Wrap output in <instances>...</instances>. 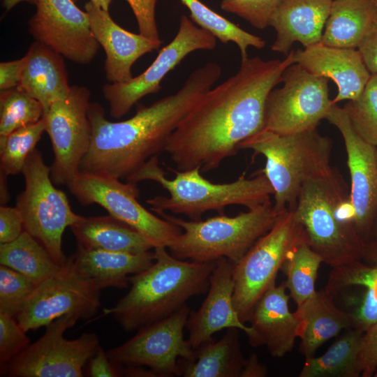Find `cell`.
I'll use <instances>...</instances> for the list:
<instances>
[{
	"mask_svg": "<svg viewBox=\"0 0 377 377\" xmlns=\"http://www.w3.org/2000/svg\"><path fill=\"white\" fill-rule=\"evenodd\" d=\"M376 163H377V146L376 149Z\"/></svg>",
	"mask_w": 377,
	"mask_h": 377,
	"instance_id": "obj_52",
	"label": "cell"
},
{
	"mask_svg": "<svg viewBox=\"0 0 377 377\" xmlns=\"http://www.w3.org/2000/svg\"><path fill=\"white\" fill-rule=\"evenodd\" d=\"M175 177L169 179L159 165L158 156H153L126 182L138 184L151 180L159 184L169 196L157 195L147 200L156 213L170 212L184 214L191 220L198 221L208 211L223 214L230 205H242L249 209L269 200L274 189L263 173L258 172L252 178L239 177L228 183H214L202 177L200 167L186 170L169 168Z\"/></svg>",
	"mask_w": 377,
	"mask_h": 377,
	"instance_id": "obj_5",
	"label": "cell"
},
{
	"mask_svg": "<svg viewBox=\"0 0 377 377\" xmlns=\"http://www.w3.org/2000/svg\"><path fill=\"white\" fill-rule=\"evenodd\" d=\"M333 297L323 289L297 306L294 313L299 320L300 353L306 358L313 357L318 348L342 330L354 327L351 312L339 308Z\"/></svg>",
	"mask_w": 377,
	"mask_h": 377,
	"instance_id": "obj_25",
	"label": "cell"
},
{
	"mask_svg": "<svg viewBox=\"0 0 377 377\" xmlns=\"http://www.w3.org/2000/svg\"><path fill=\"white\" fill-rule=\"evenodd\" d=\"M103 288L100 283L80 274L68 257L57 273L36 286L16 319L25 332L45 327L66 315L89 320L101 307Z\"/></svg>",
	"mask_w": 377,
	"mask_h": 377,
	"instance_id": "obj_13",
	"label": "cell"
},
{
	"mask_svg": "<svg viewBox=\"0 0 377 377\" xmlns=\"http://www.w3.org/2000/svg\"><path fill=\"white\" fill-rule=\"evenodd\" d=\"M43 115L41 104L19 87L1 91L0 138L38 122Z\"/></svg>",
	"mask_w": 377,
	"mask_h": 377,
	"instance_id": "obj_35",
	"label": "cell"
},
{
	"mask_svg": "<svg viewBox=\"0 0 377 377\" xmlns=\"http://www.w3.org/2000/svg\"><path fill=\"white\" fill-rule=\"evenodd\" d=\"M77 1V0H73ZM94 4L109 11V7L112 0H89ZM129 4L136 18L137 22L140 26H146L151 24L156 19L155 8L158 0H126Z\"/></svg>",
	"mask_w": 377,
	"mask_h": 377,
	"instance_id": "obj_44",
	"label": "cell"
},
{
	"mask_svg": "<svg viewBox=\"0 0 377 377\" xmlns=\"http://www.w3.org/2000/svg\"><path fill=\"white\" fill-rule=\"evenodd\" d=\"M364 332L351 328L321 356L306 357L300 377H358L357 354Z\"/></svg>",
	"mask_w": 377,
	"mask_h": 377,
	"instance_id": "obj_31",
	"label": "cell"
},
{
	"mask_svg": "<svg viewBox=\"0 0 377 377\" xmlns=\"http://www.w3.org/2000/svg\"><path fill=\"white\" fill-rule=\"evenodd\" d=\"M78 318L61 316L45 326L44 334L0 369L1 376L10 377H82L83 367L100 348L95 333H83L69 340L65 332Z\"/></svg>",
	"mask_w": 377,
	"mask_h": 377,
	"instance_id": "obj_10",
	"label": "cell"
},
{
	"mask_svg": "<svg viewBox=\"0 0 377 377\" xmlns=\"http://www.w3.org/2000/svg\"><path fill=\"white\" fill-rule=\"evenodd\" d=\"M22 174L25 187L17 197L16 207L22 215L24 230L63 266L68 260L62 251L63 234L81 216L73 211L66 193L54 186L50 166L39 150L35 149L29 154Z\"/></svg>",
	"mask_w": 377,
	"mask_h": 377,
	"instance_id": "obj_9",
	"label": "cell"
},
{
	"mask_svg": "<svg viewBox=\"0 0 377 377\" xmlns=\"http://www.w3.org/2000/svg\"><path fill=\"white\" fill-rule=\"evenodd\" d=\"M245 362L237 328H228L219 340L193 349L191 357L179 359L184 377H241Z\"/></svg>",
	"mask_w": 377,
	"mask_h": 377,
	"instance_id": "obj_27",
	"label": "cell"
},
{
	"mask_svg": "<svg viewBox=\"0 0 377 377\" xmlns=\"http://www.w3.org/2000/svg\"><path fill=\"white\" fill-rule=\"evenodd\" d=\"M357 50L371 74H377V7L374 19Z\"/></svg>",
	"mask_w": 377,
	"mask_h": 377,
	"instance_id": "obj_45",
	"label": "cell"
},
{
	"mask_svg": "<svg viewBox=\"0 0 377 377\" xmlns=\"http://www.w3.org/2000/svg\"><path fill=\"white\" fill-rule=\"evenodd\" d=\"M84 8L91 31L105 50L104 70L110 83L129 81L133 77L131 69L134 63L162 44L161 39H151L123 29L112 19L109 11L90 1L85 3Z\"/></svg>",
	"mask_w": 377,
	"mask_h": 377,
	"instance_id": "obj_20",
	"label": "cell"
},
{
	"mask_svg": "<svg viewBox=\"0 0 377 377\" xmlns=\"http://www.w3.org/2000/svg\"><path fill=\"white\" fill-rule=\"evenodd\" d=\"M21 2H27L30 4L36 5L37 0H2L3 8L8 11Z\"/></svg>",
	"mask_w": 377,
	"mask_h": 377,
	"instance_id": "obj_51",
	"label": "cell"
},
{
	"mask_svg": "<svg viewBox=\"0 0 377 377\" xmlns=\"http://www.w3.org/2000/svg\"><path fill=\"white\" fill-rule=\"evenodd\" d=\"M293 55L291 50L283 60L248 57L235 75L207 91L168 141L165 151L177 170H214L263 130L267 98L295 63Z\"/></svg>",
	"mask_w": 377,
	"mask_h": 377,
	"instance_id": "obj_1",
	"label": "cell"
},
{
	"mask_svg": "<svg viewBox=\"0 0 377 377\" xmlns=\"http://www.w3.org/2000/svg\"><path fill=\"white\" fill-rule=\"evenodd\" d=\"M188 9L191 20L198 26L211 32L224 44L232 42L239 47L242 61L248 58L247 49L251 46L262 49L265 40L246 31L238 25L212 10L200 0H180Z\"/></svg>",
	"mask_w": 377,
	"mask_h": 377,
	"instance_id": "obj_32",
	"label": "cell"
},
{
	"mask_svg": "<svg viewBox=\"0 0 377 377\" xmlns=\"http://www.w3.org/2000/svg\"><path fill=\"white\" fill-rule=\"evenodd\" d=\"M376 1H377V0H376Z\"/></svg>",
	"mask_w": 377,
	"mask_h": 377,
	"instance_id": "obj_54",
	"label": "cell"
},
{
	"mask_svg": "<svg viewBox=\"0 0 377 377\" xmlns=\"http://www.w3.org/2000/svg\"><path fill=\"white\" fill-rule=\"evenodd\" d=\"M363 242L364 249L363 261L368 263L377 262V209Z\"/></svg>",
	"mask_w": 377,
	"mask_h": 377,
	"instance_id": "obj_48",
	"label": "cell"
},
{
	"mask_svg": "<svg viewBox=\"0 0 377 377\" xmlns=\"http://www.w3.org/2000/svg\"><path fill=\"white\" fill-rule=\"evenodd\" d=\"M26 332L15 317L0 313V369L30 344Z\"/></svg>",
	"mask_w": 377,
	"mask_h": 377,
	"instance_id": "obj_40",
	"label": "cell"
},
{
	"mask_svg": "<svg viewBox=\"0 0 377 377\" xmlns=\"http://www.w3.org/2000/svg\"><path fill=\"white\" fill-rule=\"evenodd\" d=\"M293 58L311 73L335 82L338 92L332 104L357 99L371 75L357 49L333 47L320 42L294 51Z\"/></svg>",
	"mask_w": 377,
	"mask_h": 377,
	"instance_id": "obj_21",
	"label": "cell"
},
{
	"mask_svg": "<svg viewBox=\"0 0 377 377\" xmlns=\"http://www.w3.org/2000/svg\"><path fill=\"white\" fill-rule=\"evenodd\" d=\"M120 180L112 176L80 172L66 186L82 205L97 204L137 230L154 248H168L182 229L154 215L139 202L137 184Z\"/></svg>",
	"mask_w": 377,
	"mask_h": 377,
	"instance_id": "obj_11",
	"label": "cell"
},
{
	"mask_svg": "<svg viewBox=\"0 0 377 377\" xmlns=\"http://www.w3.org/2000/svg\"><path fill=\"white\" fill-rule=\"evenodd\" d=\"M355 310L351 313L355 329L364 332L377 323V300L366 288Z\"/></svg>",
	"mask_w": 377,
	"mask_h": 377,
	"instance_id": "obj_43",
	"label": "cell"
},
{
	"mask_svg": "<svg viewBox=\"0 0 377 377\" xmlns=\"http://www.w3.org/2000/svg\"><path fill=\"white\" fill-rule=\"evenodd\" d=\"M70 228L77 244L87 249L140 253L154 248L137 230L110 214L81 216Z\"/></svg>",
	"mask_w": 377,
	"mask_h": 377,
	"instance_id": "obj_28",
	"label": "cell"
},
{
	"mask_svg": "<svg viewBox=\"0 0 377 377\" xmlns=\"http://www.w3.org/2000/svg\"><path fill=\"white\" fill-rule=\"evenodd\" d=\"M0 188H1V205H5V203L9 200V193L7 184V177L0 175Z\"/></svg>",
	"mask_w": 377,
	"mask_h": 377,
	"instance_id": "obj_50",
	"label": "cell"
},
{
	"mask_svg": "<svg viewBox=\"0 0 377 377\" xmlns=\"http://www.w3.org/2000/svg\"><path fill=\"white\" fill-rule=\"evenodd\" d=\"M321 257L303 241L288 255L281 269L286 276L285 284L297 306L316 292L315 282Z\"/></svg>",
	"mask_w": 377,
	"mask_h": 377,
	"instance_id": "obj_33",
	"label": "cell"
},
{
	"mask_svg": "<svg viewBox=\"0 0 377 377\" xmlns=\"http://www.w3.org/2000/svg\"><path fill=\"white\" fill-rule=\"evenodd\" d=\"M305 240L295 209H286L273 227L234 264L233 304L244 323L249 321L258 300L275 282L288 253Z\"/></svg>",
	"mask_w": 377,
	"mask_h": 377,
	"instance_id": "obj_8",
	"label": "cell"
},
{
	"mask_svg": "<svg viewBox=\"0 0 377 377\" xmlns=\"http://www.w3.org/2000/svg\"><path fill=\"white\" fill-rule=\"evenodd\" d=\"M341 133L347 154L355 225L364 240L377 209V163L374 146L353 129L343 108L333 104L325 118Z\"/></svg>",
	"mask_w": 377,
	"mask_h": 377,
	"instance_id": "obj_18",
	"label": "cell"
},
{
	"mask_svg": "<svg viewBox=\"0 0 377 377\" xmlns=\"http://www.w3.org/2000/svg\"><path fill=\"white\" fill-rule=\"evenodd\" d=\"M89 99L87 87L71 86L68 96L53 103L43 116L54 154L50 177L55 185L66 186L80 172L91 142Z\"/></svg>",
	"mask_w": 377,
	"mask_h": 377,
	"instance_id": "obj_16",
	"label": "cell"
},
{
	"mask_svg": "<svg viewBox=\"0 0 377 377\" xmlns=\"http://www.w3.org/2000/svg\"><path fill=\"white\" fill-rule=\"evenodd\" d=\"M26 63V57L0 63V89L5 91L19 86Z\"/></svg>",
	"mask_w": 377,
	"mask_h": 377,
	"instance_id": "obj_47",
	"label": "cell"
},
{
	"mask_svg": "<svg viewBox=\"0 0 377 377\" xmlns=\"http://www.w3.org/2000/svg\"><path fill=\"white\" fill-rule=\"evenodd\" d=\"M376 0H332L321 43L357 49L376 13Z\"/></svg>",
	"mask_w": 377,
	"mask_h": 377,
	"instance_id": "obj_29",
	"label": "cell"
},
{
	"mask_svg": "<svg viewBox=\"0 0 377 377\" xmlns=\"http://www.w3.org/2000/svg\"><path fill=\"white\" fill-rule=\"evenodd\" d=\"M36 286L26 276L1 265L0 313L16 318L33 295Z\"/></svg>",
	"mask_w": 377,
	"mask_h": 377,
	"instance_id": "obj_37",
	"label": "cell"
},
{
	"mask_svg": "<svg viewBox=\"0 0 377 377\" xmlns=\"http://www.w3.org/2000/svg\"><path fill=\"white\" fill-rule=\"evenodd\" d=\"M266 160L261 170L274 189V207L279 212L295 209L306 182L331 169L332 142L316 128L279 134L263 128L240 143Z\"/></svg>",
	"mask_w": 377,
	"mask_h": 377,
	"instance_id": "obj_6",
	"label": "cell"
},
{
	"mask_svg": "<svg viewBox=\"0 0 377 377\" xmlns=\"http://www.w3.org/2000/svg\"><path fill=\"white\" fill-rule=\"evenodd\" d=\"M24 231V220L19 209L1 205L0 244L11 242Z\"/></svg>",
	"mask_w": 377,
	"mask_h": 377,
	"instance_id": "obj_42",
	"label": "cell"
},
{
	"mask_svg": "<svg viewBox=\"0 0 377 377\" xmlns=\"http://www.w3.org/2000/svg\"><path fill=\"white\" fill-rule=\"evenodd\" d=\"M267 374V367L260 362L256 354L252 353L246 359L241 377H264Z\"/></svg>",
	"mask_w": 377,
	"mask_h": 377,
	"instance_id": "obj_49",
	"label": "cell"
},
{
	"mask_svg": "<svg viewBox=\"0 0 377 377\" xmlns=\"http://www.w3.org/2000/svg\"><path fill=\"white\" fill-rule=\"evenodd\" d=\"M0 264L22 274L36 286L62 267L46 248L25 230L15 240L0 244Z\"/></svg>",
	"mask_w": 377,
	"mask_h": 377,
	"instance_id": "obj_30",
	"label": "cell"
},
{
	"mask_svg": "<svg viewBox=\"0 0 377 377\" xmlns=\"http://www.w3.org/2000/svg\"><path fill=\"white\" fill-rule=\"evenodd\" d=\"M75 269L86 278L94 280L103 287L125 288L129 274L140 273L154 261V251L128 253L87 249L77 244L70 257Z\"/></svg>",
	"mask_w": 377,
	"mask_h": 377,
	"instance_id": "obj_26",
	"label": "cell"
},
{
	"mask_svg": "<svg viewBox=\"0 0 377 377\" xmlns=\"http://www.w3.org/2000/svg\"><path fill=\"white\" fill-rule=\"evenodd\" d=\"M281 0H221L223 10L243 18L255 28L269 26L270 18Z\"/></svg>",
	"mask_w": 377,
	"mask_h": 377,
	"instance_id": "obj_39",
	"label": "cell"
},
{
	"mask_svg": "<svg viewBox=\"0 0 377 377\" xmlns=\"http://www.w3.org/2000/svg\"><path fill=\"white\" fill-rule=\"evenodd\" d=\"M154 261L129 276V291L103 315H112L126 332L163 319L186 305L192 297L208 290L216 261L178 259L165 246L154 248Z\"/></svg>",
	"mask_w": 377,
	"mask_h": 377,
	"instance_id": "obj_3",
	"label": "cell"
},
{
	"mask_svg": "<svg viewBox=\"0 0 377 377\" xmlns=\"http://www.w3.org/2000/svg\"><path fill=\"white\" fill-rule=\"evenodd\" d=\"M221 73L219 64L208 62L194 70L177 92L149 106L140 105L135 114L124 121L108 120L104 108L90 103L87 115L91 142L80 172L126 181L151 157L165 151L179 124Z\"/></svg>",
	"mask_w": 377,
	"mask_h": 377,
	"instance_id": "obj_2",
	"label": "cell"
},
{
	"mask_svg": "<svg viewBox=\"0 0 377 377\" xmlns=\"http://www.w3.org/2000/svg\"><path fill=\"white\" fill-rule=\"evenodd\" d=\"M281 82L267 98L264 128L279 134L316 128L333 105L328 79L294 63L283 71Z\"/></svg>",
	"mask_w": 377,
	"mask_h": 377,
	"instance_id": "obj_12",
	"label": "cell"
},
{
	"mask_svg": "<svg viewBox=\"0 0 377 377\" xmlns=\"http://www.w3.org/2000/svg\"><path fill=\"white\" fill-rule=\"evenodd\" d=\"M281 212L269 200L234 216L221 214L204 221L157 214L183 230L167 248L174 257L198 263L225 258L236 264L273 227Z\"/></svg>",
	"mask_w": 377,
	"mask_h": 377,
	"instance_id": "obj_7",
	"label": "cell"
},
{
	"mask_svg": "<svg viewBox=\"0 0 377 377\" xmlns=\"http://www.w3.org/2000/svg\"><path fill=\"white\" fill-rule=\"evenodd\" d=\"M28 22L29 32L66 59L81 65L91 63L100 47L87 13L73 0H37Z\"/></svg>",
	"mask_w": 377,
	"mask_h": 377,
	"instance_id": "obj_17",
	"label": "cell"
},
{
	"mask_svg": "<svg viewBox=\"0 0 377 377\" xmlns=\"http://www.w3.org/2000/svg\"><path fill=\"white\" fill-rule=\"evenodd\" d=\"M358 369L362 377H371L377 369V323L362 335L357 354Z\"/></svg>",
	"mask_w": 377,
	"mask_h": 377,
	"instance_id": "obj_41",
	"label": "cell"
},
{
	"mask_svg": "<svg viewBox=\"0 0 377 377\" xmlns=\"http://www.w3.org/2000/svg\"><path fill=\"white\" fill-rule=\"evenodd\" d=\"M332 0H281L269 23L276 31L272 51L287 56L293 43L304 48L321 42Z\"/></svg>",
	"mask_w": 377,
	"mask_h": 377,
	"instance_id": "obj_23",
	"label": "cell"
},
{
	"mask_svg": "<svg viewBox=\"0 0 377 377\" xmlns=\"http://www.w3.org/2000/svg\"><path fill=\"white\" fill-rule=\"evenodd\" d=\"M351 286L369 289L377 300V262L368 263L359 260L333 267L324 289L334 295Z\"/></svg>",
	"mask_w": 377,
	"mask_h": 377,
	"instance_id": "obj_38",
	"label": "cell"
},
{
	"mask_svg": "<svg viewBox=\"0 0 377 377\" xmlns=\"http://www.w3.org/2000/svg\"><path fill=\"white\" fill-rule=\"evenodd\" d=\"M25 57L18 87L41 104L45 115L52 104L65 98L71 89L64 57L36 40Z\"/></svg>",
	"mask_w": 377,
	"mask_h": 377,
	"instance_id": "obj_24",
	"label": "cell"
},
{
	"mask_svg": "<svg viewBox=\"0 0 377 377\" xmlns=\"http://www.w3.org/2000/svg\"><path fill=\"white\" fill-rule=\"evenodd\" d=\"M216 38L182 15L175 38L159 51L151 64L141 74L129 81L108 83L102 87L110 107V116L116 119L127 114L144 96L157 93L163 77L188 54L195 50L216 47Z\"/></svg>",
	"mask_w": 377,
	"mask_h": 377,
	"instance_id": "obj_15",
	"label": "cell"
},
{
	"mask_svg": "<svg viewBox=\"0 0 377 377\" xmlns=\"http://www.w3.org/2000/svg\"><path fill=\"white\" fill-rule=\"evenodd\" d=\"M343 108L355 132L377 146V74H371L360 96Z\"/></svg>",
	"mask_w": 377,
	"mask_h": 377,
	"instance_id": "obj_36",
	"label": "cell"
},
{
	"mask_svg": "<svg viewBox=\"0 0 377 377\" xmlns=\"http://www.w3.org/2000/svg\"><path fill=\"white\" fill-rule=\"evenodd\" d=\"M306 241L332 268L363 260L350 189L335 168L302 186L295 207Z\"/></svg>",
	"mask_w": 377,
	"mask_h": 377,
	"instance_id": "obj_4",
	"label": "cell"
},
{
	"mask_svg": "<svg viewBox=\"0 0 377 377\" xmlns=\"http://www.w3.org/2000/svg\"><path fill=\"white\" fill-rule=\"evenodd\" d=\"M191 309L186 304L172 315L145 325L120 346L106 351L115 365L146 367L155 376H181L179 359L193 353L184 330Z\"/></svg>",
	"mask_w": 377,
	"mask_h": 377,
	"instance_id": "obj_14",
	"label": "cell"
},
{
	"mask_svg": "<svg viewBox=\"0 0 377 377\" xmlns=\"http://www.w3.org/2000/svg\"><path fill=\"white\" fill-rule=\"evenodd\" d=\"M87 374L92 377H117L122 376L121 367L114 364L100 346L88 361Z\"/></svg>",
	"mask_w": 377,
	"mask_h": 377,
	"instance_id": "obj_46",
	"label": "cell"
},
{
	"mask_svg": "<svg viewBox=\"0 0 377 377\" xmlns=\"http://www.w3.org/2000/svg\"><path fill=\"white\" fill-rule=\"evenodd\" d=\"M285 282L273 283L254 306L249 321L253 334L248 337L253 347L265 346L269 354L281 358L293 348L299 320L288 307Z\"/></svg>",
	"mask_w": 377,
	"mask_h": 377,
	"instance_id": "obj_22",
	"label": "cell"
},
{
	"mask_svg": "<svg viewBox=\"0 0 377 377\" xmlns=\"http://www.w3.org/2000/svg\"><path fill=\"white\" fill-rule=\"evenodd\" d=\"M374 374H375L374 376H375V377H377V372L375 373Z\"/></svg>",
	"mask_w": 377,
	"mask_h": 377,
	"instance_id": "obj_53",
	"label": "cell"
},
{
	"mask_svg": "<svg viewBox=\"0 0 377 377\" xmlns=\"http://www.w3.org/2000/svg\"><path fill=\"white\" fill-rule=\"evenodd\" d=\"M233 268L234 264L227 258L216 261L205 299L197 311H191L188 315L186 327L193 349L215 339L214 334L224 329L237 328L247 337L253 334L251 326L240 320L234 306Z\"/></svg>",
	"mask_w": 377,
	"mask_h": 377,
	"instance_id": "obj_19",
	"label": "cell"
},
{
	"mask_svg": "<svg viewBox=\"0 0 377 377\" xmlns=\"http://www.w3.org/2000/svg\"><path fill=\"white\" fill-rule=\"evenodd\" d=\"M46 121L43 117L38 122L20 128L0 138V175L22 173L29 154L45 131Z\"/></svg>",
	"mask_w": 377,
	"mask_h": 377,
	"instance_id": "obj_34",
	"label": "cell"
}]
</instances>
